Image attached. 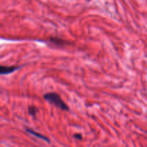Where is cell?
I'll return each instance as SVG.
<instances>
[{"instance_id": "obj_2", "label": "cell", "mask_w": 147, "mask_h": 147, "mask_svg": "<svg viewBox=\"0 0 147 147\" xmlns=\"http://www.w3.org/2000/svg\"><path fill=\"white\" fill-rule=\"evenodd\" d=\"M21 67V66L17 65H11V66H3L0 67V73L1 75H7L12 73L15 72L16 70H19Z\"/></svg>"}, {"instance_id": "obj_1", "label": "cell", "mask_w": 147, "mask_h": 147, "mask_svg": "<svg viewBox=\"0 0 147 147\" xmlns=\"http://www.w3.org/2000/svg\"><path fill=\"white\" fill-rule=\"evenodd\" d=\"M43 98H44L45 100L48 102L49 103L53 105V106L58 108V109H61L62 111H68L70 110L68 106L62 100L60 95L57 94V93H53V92L45 93V94H44V96H43Z\"/></svg>"}, {"instance_id": "obj_3", "label": "cell", "mask_w": 147, "mask_h": 147, "mask_svg": "<svg viewBox=\"0 0 147 147\" xmlns=\"http://www.w3.org/2000/svg\"><path fill=\"white\" fill-rule=\"evenodd\" d=\"M25 131L28 134H30L34 136V137H37V138H38V139H40L41 140L45 141V142H47V143H50V140L48 137L45 136V135L42 134L35 131L33 130V129H30V128H25Z\"/></svg>"}, {"instance_id": "obj_6", "label": "cell", "mask_w": 147, "mask_h": 147, "mask_svg": "<svg viewBox=\"0 0 147 147\" xmlns=\"http://www.w3.org/2000/svg\"><path fill=\"white\" fill-rule=\"evenodd\" d=\"M73 137H74L76 139H77V140H79V141H81L82 139H83V136H82L81 134H78V133L76 134H74Z\"/></svg>"}, {"instance_id": "obj_5", "label": "cell", "mask_w": 147, "mask_h": 147, "mask_svg": "<svg viewBox=\"0 0 147 147\" xmlns=\"http://www.w3.org/2000/svg\"><path fill=\"white\" fill-rule=\"evenodd\" d=\"M38 112V109L34 106H30L28 107V113L33 118H36L37 113Z\"/></svg>"}, {"instance_id": "obj_4", "label": "cell", "mask_w": 147, "mask_h": 147, "mask_svg": "<svg viewBox=\"0 0 147 147\" xmlns=\"http://www.w3.org/2000/svg\"><path fill=\"white\" fill-rule=\"evenodd\" d=\"M50 41L52 43H53L54 45L57 46H64L65 45L67 44V42L65 41V40H63V39H60L59 37H50Z\"/></svg>"}]
</instances>
